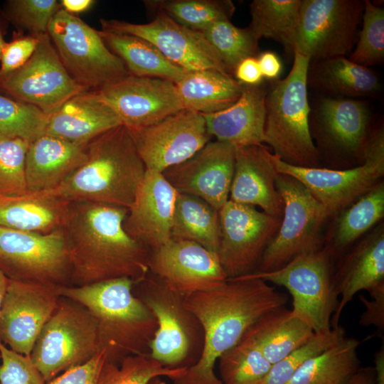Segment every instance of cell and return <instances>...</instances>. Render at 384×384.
<instances>
[{
	"label": "cell",
	"mask_w": 384,
	"mask_h": 384,
	"mask_svg": "<svg viewBox=\"0 0 384 384\" xmlns=\"http://www.w3.org/2000/svg\"><path fill=\"white\" fill-rule=\"evenodd\" d=\"M183 301L201 326L203 347L197 362L172 381L174 384H223L215 373L219 357L260 317L285 306L288 298L270 283L245 275L190 294Z\"/></svg>",
	"instance_id": "1"
},
{
	"label": "cell",
	"mask_w": 384,
	"mask_h": 384,
	"mask_svg": "<svg viewBox=\"0 0 384 384\" xmlns=\"http://www.w3.org/2000/svg\"><path fill=\"white\" fill-rule=\"evenodd\" d=\"M129 209L71 203L63 226L71 262V287L126 277L137 283L149 274V251L123 227Z\"/></svg>",
	"instance_id": "2"
},
{
	"label": "cell",
	"mask_w": 384,
	"mask_h": 384,
	"mask_svg": "<svg viewBox=\"0 0 384 384\" xmlns=\"http://www.w3.org/2000/svg\"><path fill=\"white\" fill-rule=\"evenodd\" d=\"M146 171L129 129L121 124L91 140L84 162L51 191L70 203L129 209Z\"/></svg>",
	"instance_id": "3"
},
{
	"label": "cell",
	"mask_w": 384,
	"mask_h": 384,
	"mask_svg": "<svg viewBox=\"0 0 384 384\" xmlns=\"http://www.w3.org/2000/svg\"><path fill=\"white\" fill-rule=\"evenodd\" d=\"M135 282L122 277L82 287H63L60 295L87 309L97 323V351L119 363L127 356L149 354L156 319L134 293Z\"/></svg>",
	"instance_id": "4"
},
{
	"label": "cell",
	"mask_w": 384,
	"mask_h": 384,
	"mask_svg": "<svg viewBox=\"0 0 384 384\" xmlns=\"http://www.w3.org/2000/svg\"><path fill=\"white\" fill-rule=\"evenodd\" d=\"M292 67L282 80H275L265 97V140L273 154L299 167L319 168V152L309 126L307 92L310 59L295 50Z\"/></svg>",
	"instance_id": "5"
},
{
	"label": "cell",
	"mask_w": 384,
	"mask_h": 384,
	"mask_svg": "<svg viewBox=\"0 0 384 384\" xmlns=\"http://www.w3.org/2000/svg\"><path fill=\"white\" fill-rule=\"evenodd\" d=\"M275 186L283 201V215L254 272L278 270L299 256L324 247V229L329 219L324 208L291 176L278 174Z\"/></svg>",
	"instance_id": "6"
},
{
	"label": "cell",
	"mask_w": 384,
	"mask_h": 384,
	"mask_svg": "<svg viewBox=\"0 0 384 384\" xmlns=\"http://www.w3.org/2000/svg\"><path fill=\"white\" fill-rule=\"evenodd\" d=\"M134 287L157 322L149 355L169 368L188 367L189 361L195 364L202 353L203 333L198 319L185 306L183 297L150 272Z\"/></svg>",
	"instance_id": "7"
},
{
	"label": "cell",
	"mask_w": 384,
	"mask_h": 384,
	"mask_svg": "<svg viewBox=\"0 0 384 384\" xmlns=\"http://www.w3.org/2000/svg\"><path fill=\"white\" fill-rule=\"evenodd\" d=\"M363 162L345 169L304 168L284 163L272 153L277 174L301 182L334 218L381 181L384 176V129L383 124L370 129L363 150Z\"/></svg>",
	"instance_id": "8"
},
{
	"label": "cell",
	"mask_w": 384,
	"mask_h": 384,
	"mask_svg": "<svg viewBox=\"0 0 384 384\" xmlns=\"http://www.w3.org/2000/svg\"><path fill=\"white\" fill-rule=\"evenodd\" d=\"M334 265V259L323 247L278 270L247 275L286 288L292 298V314L319 334L332 329L331 319L339 302L333 281Z\"/></svg>",
	"instance_id": "9"
},
{
	"label": "cell",
	"mask_w": 384,
	"mask_h": 384,
	"mask_svg": "<svg viewBox=\"0 0 384 384\" xmlns=\"http://www.w3.org/2000/svg\"><path fill=\"white\" fill-rule=\"evenodd\" d=\"M48 35L67 72L88 90H98L130 75L99 31L62 8L52 18Z\"/></svg>",
	"instance_id": "10"
},
{
	"label": "cell",
	"mask_w": 384,
	"mask_h": 384,
	"mask_svg": "<svg viewBox=\"0 0 384 384\" xmlns=\"http://www.w3.org/2000/svg\"><path fill=\"white\" fill-rule=\"evenodd\" d=\"M97 323L84 306L60 297L30 358L46 383L97 353Z\"/></svg>",
	"instance_id": "11"
},
{
	"label": "cell",
	"mask_w": 384,
	"mask_h": 384,
	"mask_svg": "<svg viewBox=\"0 0 384 384\" xmlns=\"http://www.w3.org/2000/svg\"><path fill=\"white\" fill-rule=\"evenodd\" d=\"M0 270L9 279L70 287L72 269L63 228L40 234L0 226Z\"/></svg>",
	"instance_id": "12"
},
{
	"label": "cell",
	"mask_w": 384,
	"mask_h": 384,
	"mask_svg": "<svg viewBox=\"0 0 384 384\" xmlns=\"http://www.w3.org/2000/svg\"><path fill=\"white\" fill-rule=\"evenodd\" d=\"M370 111L363 100L346 97L320 98L311 110L310 132L321 161L355 167L363 162L370 130Z\"/></svg>",
	"instance_id": "13"
},
{
	"label": "cell",
	"mask_w": 384,
	"mask_h": 384,
	"mask_svg": "<svg viewBox=\"0 0 384 384\" xmlns=\"http://www.w3.org/2000/svg\"><path fill=\"white\" fill-rule=\"evenodd\" d=\"M363 8L361 0H302L295 50L310 63L348 57Z\"/></svg>",
	"instance_id": "14"
},
{
	"label": "cell",
	"mask_w": 384,
	"mask_h": 384,
	"mask_svg": "<svg viewBox=\"0 0 384 384\" xmlns=\"http://www.w3.org/2000/svg\"><path fill=\"white\" fill-rule=\"evenodd\" d=\"M38 36L36 48L27 62L0 77V89L49 117L70 98L88 90L67 72L48 33Z\"/></svg>",
	"instance_id": "15"
},
{
	"label": "cell",
	"mask_w": 384,
	"mask_h": 384,
	"mask_svg": "<svg viewBox=\"0 0 384 384\" xmlns=\"http://www.w3.org/2000/svg\"><path fill=\"white\" fill-rule=\"evenodd\" d=\"M219 218L217 255L228 279L254 272L282 218L230 200L219 210Z\"/></svg>",
	"instance_id": "16"
},
{
	"label": "cell",
	"mask_w": 384,
	"mask_h": 384,
	"mask_svg": "<svg viewBox=\"0 0 384 384\" xmlns=\"http://www.w3.org/2000/svg\"><path fill=\"white\" fill-rule=\"evenodd\" d=\"M128 129L146 170L160 173L188 159L212 139L203 114L186 109Z\"/></svg>",
	"instance_id": "17"
},
{
	"label": "cell",
	"mask_w": 384,
	"mask_h": 384,
	"mask_svg": "<svg viewBox=\"0 0 384 384\" xmlns=\"http://www.w3.org/2000/svg\"><path fill=\"white\" fill-rule=\"evenodd\" d=\"M60 288L8 279L0 310V341L11 350L30 356L57 306Z\"/></svg>",
	"instance_id": "18"
},
{
	"label": "cell",
	"mask_w": 384,
	"mask_h": 384,
	"mask_svg": "<svg viewBox=\"0 0 384 384\" xmlns=\"http://www.w3.org/2000/svg\"><path fill=\"white\" fill-rule=\"evenodd\" d=\"M152 18L146 23L117 19H101L100 23L102 31L146 40L186 71L213 69L229 74L201 32L185 28L164 14H156Z\"/></svg>",
	"instance_id": "19"
},
{
	"label": "cell",
	"mask_w": 384,
	"mask_h": 384,
	"mask_svg": "<svg viewBox=\"0 0 384 384\" xmlns=\"http://www.w3.org/2000/svg\"><path fill=\"white\" fill-rule=\"evenodd\" d=\"M148 265L151 273L183 297L228 280L217 253L189 240L171 238L149 251Z\"/></svg>",
	"instance_id": "20"
},
{
	"label": "cell",
	"mask_w": 384,
	"mask_h": 384,
	"mask_svg": "<svg viewBox=\"0 0 384 384\" xmlns=\"http://www.w3.org/2000/svg\"><path fill=\"white\" fill-rule=\"evenodd\" d=\"M97 91L128 129L149 126L183 109L175 83L166 79L129 75Z\"/></svg>",
	"instance_id": "21"
},
{
	"label": "cell",
	"mask_w": 384,
	"mask_h": 384,
	"mask_svg": "<svg viewBox=\"0 0 384 384\" xmlns=\"http://www.w3.org/2000/svg\"><path fill=\"white\" fill-rule=\"evenodd\" d=\"M235 170V147L210 141L162 174L178 193L198 197L219 210L229 200Z\"/></svg>",
	"instance_id": "22"
},
{
	"label": "cell",
	"mask_w": 384,
	"mask_h": 384,
	"mask_svg": "<svg viewBox=\"0 0 384 384\" xmlns=\"http://www.w3.org/2000/svg\"><path fill=\"white\" fill-rule=\"evenodd\" d=\"M177 193L162 173L146 170L124 218V230L149 251L167 242L171 238Z\"/></svg>",
	"instance_id": "23"
},
{
	"label": "cell",
	"mask_w": 384,
	"mask_h": 384,
	"mask_svg": "<svg viewBox=\"0 0 384 384\" xmlns=\"http://www.w3.org/2000/svg\"><path fill=\"white\" fill-rule=\"evenodd\" d=\"M333 281L339 297L331 327L339 324L346 306L361 290L384 282V224L379 223L348 248L334 265Z\"/></svg>",
	"instance_id": "24"
},
{
	"label": "cell",
	"mask_w": 384,
	"mask_h": 384,
	"mask_svg": "<svg viewBox=\"0 0 384 384\" xmlns=\"http://www.w3.org/2000/svg\"><path fill=\"white\" fill-rule=\"evenodd\" d=\"M270 152L263 144L235 147V170L229 200L258 206L282 218L283 201L275 186L277 176Z\"/></svg>",
	"instance_id": "25"
},
{
	"label": "cell",
	"mask_w": 384,
	"mask_h": 384,
	"mask_svg": "<svg viewBox=\"0 0 384 384\" xmlns=\"http://www.w3.org/2000/svg\"><path fill=\"white\" fill-rule=\"evenodd\" d=\"M266 92L260 84L242 85L240 96L232 105L217 112L202 114L211 137L234 147L262 144Z\"/></svg>",
	"instance_id": "26"
},
{
	"label": "cell",
	"mask_w": 384,
	"mask_h": 384,
	"mask_svg": "<svg viewBox=\"0 0 384 384\" xmlns=\"http://www.w3.org/2000/svg\"><path fill=\"white\" fill-rule=\"evenodd\" d=\"M122 122L97 90H86L67 100L48 117L45 134L87 144Z\"/></svg>",
	"instance_id": "27"
},
{
	"label": "cell",
	"mask_w": 384,
	"mask_h": 384,
	"mask_svg": "<svg viewBox=\"0 0 384 384\" xmlns=\"http://www.w3.org/2000/svg\"><path fill=\"white\" fill-rule=\"evenodd\" d=\"M87 145L46 134L31 142L26 157L28 191H51L59 186L84 162Z\"/></svg>",
	"instance_id": "28"
},
{
	"label": "cell",
	"mask_w": 384,
	"mask_h": 384,
	"mask_svg": "<svg viewBox=\"0 0 384 384\" xmlns=\"http://www.w3.org/2000/svg\"><path fill=\"white\" fill-rule=\"evenodd\" d=\"M71 203L51 191H28L17 196L0 194V226L46 234L63 228Z\"/></svg>",
	"instance_id": "29"
},
{
	"label": "cell",
	"mask_w": 384,
	"mask_h": 384,
	"mask_svg": "<svg viewBox=\"0 0 384 384\" xmlns=\"http://www.w3.org/2000/svg\"><path fill=\"white\" fill-rule=\"evenodd\" d=\"M384 216V182L380 181L334 217L324 247L336 260Z\"/></svg>",
	"instance_id": "30"
},
{
	"label": "cell",
	"mask_w": 384,
	"mask_h": 384,
	"mask_svg": "<svg viewBox=\"0 0 384 384\" xmlns=\"http://www.w3.org/2000/svg\"><path fill=\"white\" fill-rule=\"evenodd\" d=\"M315 333L282 306L260 317L244 334L272 365L305 343Z\"/></svg>",
	"instance_id": "31"
},
{
	"label": "cell",
	"mask_w": 384,
	"mask_h": 384,
	"mask_svg": "<svg viewBox=\"0 0 384 384\" xmlns=\"http://www.w3.org/2000/svg\"><path fill=\"white\" fill-rule=\"evenodd\" d=\"M346 98L375 96L381 90L377 75L346 57L309 63L307 86Z\"/></svg>",
	"instance_id": "32"
},
{
	"label": "cell",
	"mask_w": 384,
	"mask_h": 384,
	"mask_svg": "<svg viewBox=\"0 0 384 384\" xmlns=\"http://www.w3.org/2000/svg\"><path fill=\"white\" fill-rule=\"evenodd\" d=\"M183 109L201 114L221 111L235 103L242 84L228 73L213 69L186 71L175 83Z\"/></svg>",
	"instance_id": "33"
},
{
	"label": "cell",
	"mask_w": 384,
	"mask_h": 384,
	"mask_svg": "<svg viewBox=\"0 0 384 384\" xmlns=\"http://www.w3.org/2000/svg\"><path fill=\"white\" fill-rule=\"evenodd\" d=\"M99 33L107 46L122 60L130 75L163 78L176 83L186 73L146 40L102 30Z\"/></svg>",
	"instance_id": "34"
},
{
	"label": "cell",
	"mask_w": 384,
	"mask_h": 384,
	"mask_svg": "<svg viewBox=\"0 0 384 384\" xmlns=\"http://www.w3.org/2000/svg\"><path fill=\"white\" fill-rule=\"evenodd\" d=\"M361 341L345 336L307 360L287 384H347L361 368Z\"/></svg>",
	"instance_id": "35"
},
{
	"label": "cell",
	"mask_w": 384,
	"mask_h": 384,
	"mask_svg": "<svg viewBox=\"0 0 384 384\" xmlns=\"http://www.w3.org/2000/svg\"><path fill=\"white\" fill-rule=\"evenodd\" d=\"M171 238L196 242L217 253L220 241L219 210L198 197L178 193Z\"/></svg>",
	"instance_id": "36"
},
{
	"label": "cell",
	"mask_w": 384,
	"mask_h": 384,
	"mask_svg": "<svg viewBox=\"0 0 384 384\" xmlns=\"http://www.w3.org/2000/svg\"><path fill=\"white\" fill-rule=\"evenodd\" d=\"M302 0H254L249 28L260 40L272 39L294 55Z\"/></svg>",
	"instance_id": "37"
},
{
	"label": "cell",
	"mask_w": 384,
	"mask_h": 384,
	"mask_svg": "<svg viewBox=\"0 0 384 384\" xmlns=\"http://www.w3.org/2000/svg\"><path fill=\"white\" fill-rule=\"evenodd\" d=\"M149 14H161L191 30L203 31L221 20H230L235 6L230 0H147Z\"/></svg>",
	"instance_id": "38"
},
{
	"label": "cell",
	"mask_w": 384,
	"mask_h": 384,
	"mask_svg": "<svg viewBox=\"0 0 384 384\" xmlns=\"http://www.w3.org/2000/svg\"><path fill=\"white\" fill-rule=\"evenodd\" d=\"M200 32L232 76L240 61L260 54L259 39L248 26L241 28L230 20H221Z\"/></svg>",
	"instance_id": "39"
},
{
	"label": "cell",
	"mask_w": 384,
	"mask_h": 384,
	"mask_svg": "<svg viewBox=\"0 0 384 384\" xmlns=\"http://www.w3.org/2000/svg\"><path fill=\"white\" fill-rule=\"evenodd\" d=\"M188 367L169 368L149 354L131 355L119 363L105 360L96 384H149L154 378L167 377L174 380L183 375Z\"/></svg>",
	"instance_id": "40"
},
{
	"label": "cell",
	"mask_w": 384,
	"mask_h": 384,
	"mask_svg": "<svg viewBox=\"0 0 384 384\" xmlns=\"http://www.w3.org/2000/svg\"><path fill=\"white\" fill-rule=\"evenodd\" d=\"M223 384H257L272 364L248 338H242L218 358Z\"/></svg>",
	"instance_id": "41"
},
{
	"label": "cell",
	"mask_w": 384,
	"mask_h": 384,
	"mask_svg": "<svg viewBox=\"0 0 384 384\" xmlns=\"http://www.w3.org/2000/svg\"><path fill=\"white\" fill-rule=\"evenodd\" d=\"M48 121L38 107L0 95V137L31 143L45 134Z\"/></svg>",
	"instance_id": "42"
},
{
	"label": "cell",
	"mask_w": 384,
	"mask_h": 384,
	"mask_svg": "<svg viewBox=\"0 0 384 384\" xmlns=\"http://www.w3.org/2000/svg\"><path fill=\"white\" fill-rule=\"evenodd\" d=\"M361 23L358 41L348 58L367 68L380 65L384 60L383 8L369 0H364Z\"/></svg>",
	"instance_id": "43"
},
{
	"label": "cell",
	"mask_w": 384,
	"mask_h": 384,
	"mask_svg": "<svg viewBox=\"0 0 384 384\" xmlns=\"http://www.w3.org/2000/svg\"><path fill=\"white\" fill-rule=\"evenodd\" d=\"M345 336V329L340 325L328 332L315 333L305 343L272 364L257 384H287L307 360L323 352Z\"/></svg>",
	"instance_id": "44"
},
{
	"label": "cell",
	"mask_w": 384,
	"mask_h": 384,
	"mask_svg": "<svg viewBox=\"0 0 384 384\" xmlns=\"http://www.w3.org/2000/svg\"><path fill=\"white\" fill-rule=\"evenodd\" d=\"M30 142L0 137V194L17 196L28 192L26 157Z\"/></svg>",
	"instance_id": "45"
},
{
	"label": "cell",
	"mask_w": 384,
	"mask_h": 384,
	"mask_svg": "<svg viewBox=\"0 0 384 384\" xmlns=\"http://www.w3.org/2000/svg\"><path fill=\"white\" fill-rule=\"evenodd\" d=\"M61 8L56 0H10L6 14L16 25L40 36L48 33L52 18Z\"/></svg>",
	"instance_id": "46"
},
{
	"label": "cell",
	"mask_w": 384,
	"mask_h": 384,
	"mask_svg": "<svg viewBox=\"0 0 384 384\" xmlns=\"http://www.w3.org/2000/svg\"><path fill=\"white\" fill-rule=\"evenodd\" d=\"M0 384H46L30 356L18 353L0 343Z\"/></svg>",
	"instance_id": "47"
},
{
	"label": "cell",
	"mask_w": 384,
	"mask_h": 384,
	"mask_svg": "<svg viewBox=\"0 0 384 384\" xmlns=\"http://www.w3.org/2000/svg\"><path fill=\"white\" fill-rule=\"evenodd\" d=\"M38 43V36H20L5 42L0 58V77L21 67L31 58Z\"/></svg>",
	"instance_id": "48"
},
{
	"label": "cell",
	"mask_w": 384,
	"mask_h": 384,
	"mask_svg": "<svg viewBox=\"0 0 384 384\" xmlns=\"http://www.w3.org/2000/svg\"><path fill=\"white\" fill-rule=\"evenodd\" d=\"M106 357L99 352L83 364L70 368L46 384H96Z\"/></svg>",
	"instance_id": "49"
},
{
	"label": "cell",
	"mask_w": 384,
	"mask_h": 384,
	"mask_svg": "<svg viewBox=\"0 0 384 384\" xmlns=\"http://www.w3.org/2000/svg\"><path fill=\"white\" fill-rule=\"evenodd\" d=\"M371 297L368 299L363 295H359L361 303L365 306L358 324L363 326H375L381 331L384 329V282H380L368 290Z\"/></svg>",
	"instance_id": "50"
},
{
	"label": "cell",
	"mask_w": 384,
	"mask_h": 384,
	"mask_svg": "<svg viewBox=\"0 0 384 384\" xmlns=\"http://www.w3.org/2000/svg\"><path fill=\"white\" fill-rule=\"evenodd\" d=\"M233 77L242 85H260L263 76L257 58L249 57L240 61L234 71Z\"/></svg>",
	"instance_id": "51"
},
{
	"label": "cell",
	"mask_w": 384,
	"mask_h": 384,
	"mask_svg": "<svg viewBox=\"0 0 384 384\" xmlns=\"http://www.w3.org/2000/svg\"><path fill=\"white\" fill-rule=\"evenodd\" d=\"M257 60L263 78L270 80H277L282 72V65L275 53L262 52L257 56Z\"/></svg>",
	"instance_id": "52"
},
{
	"label": "cell",
	"mask_w": 384,
	"mask_h": 384,
	"mask_svg": "<svg viewBox=\"0 0 384 384\" xmlns=\"http://www.w3.org/2000/svg\"><path fill=\"white\" fill-rule=\"evenodd\" d=\"M347 384H376L373 366L361 367Z\"/></svg>",
	"instance_id": "53"
},
{
	"label": "cell",
	"mask_w": 384,
	"mask_h": 384,
	"mask_svg": "<svg viewBox=\"0 0 384 384\" xmlns=\"http://www.w3.org/2000/svg\"><path fill=\"white\" fill-rule=\"evenodd\" d=\"M94 3L95 1L92 0H63L60 1L62 9L73 14L87 11Z\"/></svg>",
	"instance_id": "54"
},
{
	"label": "cell",
	"mask_w": 384,
	"mask_h": 384,
	"mask_svg": "<svg viewBox=\"0 0 384 384\" xmlns=\"http://www.w3.org/2000/svg\"><path fill=\"white\" fill-rule=\"evenodd\" d=\"M374 366L376 384H384V345L383 341L374 353Z\"/></svg>",
	"instance_id": "55"
},
{
	"label": "cell",
	"mask_w": 384,
	"mask_h": 384,
	"mask_svg": "<svg viewBox=\"0 0 384 384\" xmlns=\"http://www.w3.org/2000/svg\"><path fill=\"white\" fill-rule=\"evenodd\" d=\"M7 284H8V278L4 274V272L0 270V310H1L4 297L6 291Z\"/></svg>",
	"instance_id": "56"
},
{
	"label": "cell",
	"mask_w": 384,
	"mask_h": 384,
	"mask_svg": "<svg viewBox=\"0 0 384 384\" xmlns=\"http://www.w3.org/2000/svg\"><path fill=\"white\" fill-rule=\"evenodd\" d=\"M5 42L6 41H4V40L2 32H1V28H0V58H1L2 49H3V47L4 46Z\"/></svg>",
	"instance_id": "57"
},
{
	"label": "cell",
	"mask_w": 384,
	"mask_h": 384,
	"mask_svg": "<svg viewBox=\"0 0 384 384\" xmlns=\"http://www.w3.org/2000/svg\"><path fill=\"white\" fill-rule=\"evenodd\" d=\"M149 384H166V383L164 381H162L160 377H159V378H154Z\"/></svg>",
	"instance_id": "58"
}]
</instances>
